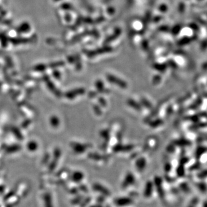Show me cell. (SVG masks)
Instances as JSON below:
<instances>
[{
    "instance_id": "1",
    "label": "cell",
    "mask_w": 207,
    "mask_h": 207,
    "mask_svg": "<svg viewBox=\"0 0 207 207\" xmlns=\"http://www.w3.org/2000/svg\"><path fill=\"white\" fill-rule=\"evenodd\" d=\"M132 202V200L128 197H120L115 201V203L119 207H126L130 205Z\"/></svg>"
},
{
    "instance_id": "2",
    "label": "cell",
    "mask_w": 207,
    "mask_h": 207,
    "mask_svg": "<svg viewBox=\"0 0 207 207\" xmlns=\"http://www.w3.org/2000/svg\"><path fill=\"white\" fill-rule=\"evenodd\" d=\"M153 186L152 183H147L144 191V196L146 199H149L152 195V192H153Z\"/></svg>"
},
{
    "instance_id": "3",
    "label": "cell",
    "mask_w": 207,
    "mask_h": 207,
    "mask_svg": "<svg viewBox=\"0 0 207 207\" xmlns=\"http://www.w3.org/2000/svg\"><path fill=\"white\" fill-rule=\"evenodd\" d=\"M108 79L110 81V82H114V84H116L119 86H120L123 88H125L126 87V84H125V82H124L123 81L121 80H119L117 79V78L113 76H108Z\"/></svg>"
},
{
    "instance_id": "4",
    "label": "cell",
    "mask_w": 207,
    "mask_h": 207,
    "mask_svg": "<svg viewBox=\"0 0 207 207\" xmlns=\"http://www.w3.org/2000/svg\"><path fill=\"white\" fill-rule=\"evenodd\" d=\"M135 178L131 174H128L125 178V181H124L123 183V187H126L132 185V183H134Z\"/></svg>"
}]
</instances>
